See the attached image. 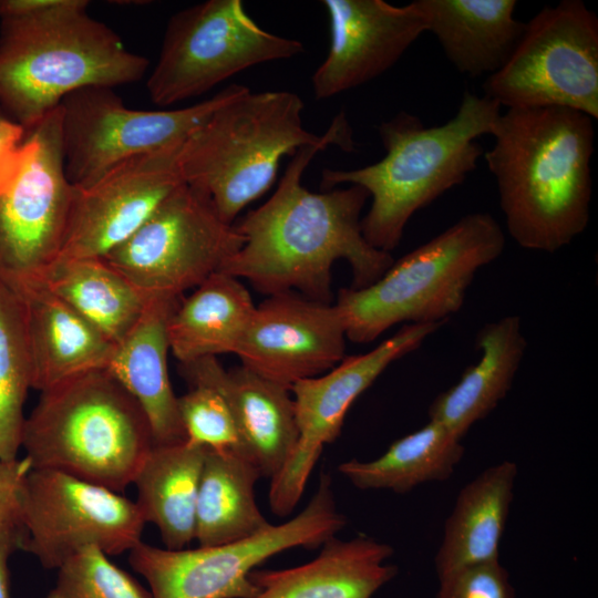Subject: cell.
Returning <instances> with one entry per match:
<instances>
[{
  "instance_id": "1",
  "label": "cell",
  "mask_w": 598,
  "mask_h": 598,
  "mask_svg": "<svg viewBox=\"0 0 598 598\" xmlns=\"http://www.w3.org/2000/svg\"><path fill=\"white\" fill-rule=\"evenodd\" d=\"M329 145L341 148L328 140L292 155L269 199L234 225L244 244L219 271L268 296L297 292L327 303L332 301L331 268L337 260L349 264L353 289L385 272L392 255L371 246L361 229L367 190L350 185L315 193L301 183L312 158Z\"/></svg>"
},
{
  "instance_id": "2",
  "label": "cell",
  "mask_w": 598,
  "mask_h": 598,
  "mask_svg": "<svg viewBox=\"0 0 598 598\" xmlns=\"http://www.w3.org/2000/svg\"><path fill=\"white\" fill-rule=\"evenodd\" d=\"M485 153L506 229L528 250L553 254L587 228L594 118L566 107L507 109Z\"/></svg>"
},
{
  "instance_id": "3",
  "label": "cell",
  "mask_w": 598,
  "mask_h": 598,
  "mask_svg": "<svg viewBox=\"0 0 598 598\" xmlns=\"http://www.w3.org/2000/svg\"><path fill=\"white\" fill-rule=\"evenodd\" d=\"M87 7L85 0H0V106L27 131L69 94L137 82L150 66Z\"/></svg>"
},
{
  "instance_id": "4",
  "label": "cell",
  "mask_w": 598,
  "mask_h": 598,
  "mask_svg": "<svg viewBox=\"0 0 598 598\" xmlns=\"http://www.w3.org/2000/svg\"><path fill=\"white\" fill-rule=\"evenodd\" d=\"M501 105L485 95L463 94L456 114L442 125L425 126L401 111L382 122L379 136L385 155L355 169L326 168L321 187L341 184L362 187L371 205L361 218L365 240L391 252L399 246L411 217L475 171L483 148L482 135H492Z\"/></svg>"
},
{
  "instance_id": "5",
  "label": "cell",
  "mask_w": 598,
  "mask_h": 598,
  "mask_svg": "<svg viewBox=\"0 0 598 598\" xmlns=\"http://www.w3.org/2000/svg\"><path fill=\"white\" fill-rule=\"evenodd\" d=\"M303 102L295 92H251L247 86L218 107L182 144L183 181L204 193L223 221L237 215L275 183L283 156L328 140L354 147L343 112L327 132L303 126Z\"/></svg>"
},
{
  "instance_id": "6",
  "label": "cell",
  "mask_w": 598,
  "mask_h": 598,
  "mask_svg": "<svg viewBox=\"0 0 598 598\" xmlns=\"http://www.w3.org/2000/svg\"><path fill=\"white\" fill-rule=\"evenodd\" d=\"M153 445L138 402L101 369L42 391L25 417L21 447L31 468L60 471L121 493Z\"/></svg>"
},
{
  "instance_id": "7",
  "label": "cell",
  "mask_w": 598,
  "mask_h": 598,
  "mask_svg": "<svg viewBox=\"0 0 598 598\" xmlns=\"http://www.w3.org/2000/svg\"><path fill=\"white\" fill-rule=\"evenodd\" d=\"M505 248L488 213H471L393 261L371 285L342 288L334 302L347 339L369 343L399 323H444L458 312L476 272Z\"/></svg>"
},
{
  "instance_id": "8",
  "label": "cell",
  "mask_w": 598,
  "mask_h": 598,
  "mask_svg": "<svg viewBox=\"0 0 598 598\" xmlns=\"http://www.w3.org/2000/svg\"><path fill=\"white\" fill-rule=\"evenodd\" d=\"M347 523L330 476L321 474L309 503L286 523L240 540L193 549L140 542L130 550L128 563L147 581L152 598H252L258 588L249 575L257 566L295 547L319 548Z\"/></svg>"
},
{
  "instance_id": "9",
  "label": "cell",
  "mask_w": 598,
  "mask_h": 598,
  "mask_svg": "<svg viewBox=\"0 0 598 598\" xmlns=\"http://www.w3.org/2000/svg\"><path fill=\"white\" fill-rule=\"evenodd\" d=\"M303 52L296 39L260 28L240 0H207L168 20L146 89L168 106L199 96L235 74Z\"/></svg>"
},
{
  "instance_id": "10",
  "label": "cell",
  "mask_w": 598,
  "mask_h": 598,
  "mask_svg": "<svg viewBox=\"0 0 598 598\" xmlns=\"http://www.w3.org/2000/svg\"><path fill=\"white\" fill-rule=\"evenodd\" d=\"M485 96L507 109L566 107L598 118V19L580 0L546 6L526 22Z\"/></svg>"
},
{
  "instance_id": "11",
  "label": "cell",
  "mask_w": 598,
  "mask_h": 598,
  "mask_svg": "<svg viewBox=\"0 0 598 598\" xmlns=\"http://www.w3.org/2000/svg\"><path fill=\"white\" fill-rule=\"evenodd\" d=\"M243 244L209 198L184 182L103 259L147 300H179L219 271Z\"/></svg>"
},
{
  "instance_id": "12",
  "label": "cell",
  "mask_w": 598,
  "mask_h": 598,
  "mask_svg": "<svg viewBox=\"0 0 598 598\" xmlns=\"http://www.w3.org/2000/svg\"><path fill=\"white\" fill-rule=\"evenodd\" d=\"M27 143L17 179L0 194V282L19 296L42 287L58 262L74 195L59 107L28 131Z\"/></svg>"
},
{
  "instance_id": "13",
  "label": "cell",
  "mask_w": 598,
  "mask_h": 598,
  "mask_svg": "<svg viewBox=\"0 0 598 598\" xmlns=\"http://www.w3.org/2000/svg\"><path fill=\"white\" fill-rule=\"evenodd\" d=\"M245 87L230 84L199 103L162 111L126 107L110 87L69 94L59 105L68 181L83 186L126 159L183 143Z\"/></svg>"
},
{
  "instance_id": "14",
  "label": "cell",
  "mask_w": 598,
  "mask_h": 598,
  "mask_svg": "<svg viewBox=\"0 0 598 598\" xmlns=\"http://www.w3.org/2000/svg\"><path fill=\"white\" fill-rule=\"evenodd\" d=\"M145 520L135 502L70 474L31 468L21 496L20 549L44 568L58 569L87 546L107 556L142 542Z\"/></svg>"
},
{
  "instance_id": "15",
  "label": "cell",
  "mask_w": 598,
  "mask_h": 598,
  "mask_svg": "<svg viewBox=\"0 0 598 598\" xmlns=\"http://www.w3.org/2000/svg\"><path fill=\"white\" fill-rule=\"evenodd\" d=\"M443 323H408L363 354L344 357L323 375L296 382L291 389L298 441L282 470L270 480L269 506L279 517L293 512L324 444L341 434L354 401L394 361L415 351Z\"/></svg>"
},
{
  "instance_id": "16",
  "label": "cell",
  "mask_w": 598,
  "mask_h": 598,
  "mask_svg": "<svg viewBox=\"0 0 598 598\" xmlns=\"http://www.w3.org/2000/svg\"><path fill=\"white\" fill-rule=\"evenodd\" d=\"M183 143L132 157L74 186L59 260L103 258L130 238L184 183L178 165Z\"/></svg>"
},
{
  "instance_id": "17",
  "label": "cell",
  "mask_w": 598,
  "mask_h": 598,
  "mask_svg": "<svg viewBox=\"0 0 598 598\" xmlns=\"http://www.w3.org/2000/svg\"><path fill=\"white\" fill-rule=\"evenodd\" d=\"M346 339L334 303L282 292L256 306L235 354L246 369L291 389L338 364L346 357Z\"/></svg>"
},
{
  "instance_id": "18",
  "label": "cell",
  "mask_w": 598,
  "mask_h": 598,
  "mask_svg": "<svg viewBox=\"0 0 598 598\" xmlns=\"http://www.w3.org/2000/svg\"><path fill=\"white\" fill-rule=\"evenodd\" d=\"M330 27L327 56L311 78L313 95L324 100L360 86L390 70L426 32L414 2L323 0Z\"/></svg>"
},
{
  "instance_id": "19",
  "label": "cell",
  "mask_w": 598,
  "mask_h": 598,
  "mask_svg": "<svg viewBox=\"0 0 598 598\" xmlns=\"http://www.w3.org/2000/svg\"><path fill=\"white\" fill-rule=\"evenodd\" d=\"M393 547L365 535L332 537L311 561L286 569L252 570V598H372L398 574Z\"/></svg>"
},
{
  "instance_id": "20",
  "label": "cell",
  "mask_w": 598,
  "mask_h": 598,
  "mask_svg": "<svg viewBox=\"0 0 598 598\" xmlns=\"http://www.w3.org/2000/svg\"><path fill=\"white\" fill-rule=\"evenodd\" d=\"M178 301L150 300L137 322L114 344L106 367L143 409L154 445L186 441L167 365V320Z\"/></svg>"
},
{
  "instance_id": "21",
  "label": "cell",
  "mask_w": 598,
  "mask_h": 598,
  "mask_svg": "<svg viewBox=\"0 0 598 598\" xmlns=\"http://www.w3.org/2000/svg\"><path fill=\"white\" fill-rule=\"evenodd\" d=\"M19 297L23 302L32 389L42 392L78 375L106 369L114 344L65 302L44 286Z\"/></svg>"
},
{
  "instance_id": "22",
  "label": "cell",
  "mask_w": 598,
  "mask_h": 598,
  "mask_svg": "<svg viewBox=\"0 0 598 598\" xmlns=\"http://www.w3.org/2000/svg\"><path fill=\"white\" fill-rule=\"evenodd\" d=\"M426 32L462 74L487 76L511 56L526 22L515 18V0H414Z\"/></svg>"
},
{
  "instance_id": "23",
  "label": "cell",
  "mask_w": 598,
  "mask_h": 598,
  "mask_svg": "<svg viewBox=\"0 0 598 598\" xmlns=\"http://www.w3.org/2000/svg\"><path fill=\"white\" fill-rule=\"evenodd\" d=\"M475 346L481 353L478 361L467 367L458 381L440 393L427 410L429 420L461 440L512 389L527 347L520 318L508 315L483 324Z\"/></svg>"
},
{
  "instance_id": "24",
  "label": "cell",
  "mask_w": 598,
  "mask_h": 598,
  "mask_svg": "<svg viewBox=\"0 0 598 598\" xmlns=\"http://www.w3.org/2000/svg\"><path fill=\"white\" fill-rule=\"evenodd\" d=\"M517 474V464L503 460L483 470L460 491L434 557L437 578L499 560Z\"/></svg>"
},
{
  "instance_id": "25",
  "label": "cell",
  "mask_w": 598,
  "mask_h": 598,
  "mask_svg": "<svg viewBox=\"0 0 598 598\" xmlns=\"http://www.w3.org/2000/svg\"><path fill=\"white\" fill-rule=\"evenodd\" d=\"M256 306L243 282L217 271L178 301L167 320L169 351L179 363L236 353Z\"/></svg>"
},
{
  "instance_id": "26",
  "label": "cell",
  "mask_w": 598,
  "mask_h": 598,
  "mask_svg": "<svg viewBox=\"0 0 598 598\" xmlns=\"http://www.w3.org/2000/svg\"><path fill=\"white\" fill-rule=\"evenodd\" d=\"M207 448L187 441L153 445L133 484L145 523L154 524L167 549L195 539V514Z\"/></svg>"
},
{
  "instance_id": "27",
  "label": "cell",
  "mask_w": 598,
  "mask_h": 598,
  "mask_svg": "<svg viewBox=\"0 0 598 598\" xmlns=\"http://www.w3.org/2000/svg\"><path fill=\"white\" fill-rule=\"evenodd\" d=\"M259 470L245 456L207 448L199 481L195 539L202 547L240 540L271 524L255 498Z\"/></svg>"
},
{
  "instance_id": "28",
  "label": "cell",
  "mask_w": 598,
  "mask_h": 598,
  "mask_svg": "<svg viewBox=\"0 0 598 598\" xmlns=\"http://www.w3.org/2000/svg\"><path fill=\"white\" fill-rule=\"evenodd\" d=\"M227 386L245 456L261 477L271 480L282 470L298 441L290 389L243 365L227 371Z\"/></svg>"
},
{
  "instance_id": "29",
  "label": "cell",
  "mask_w": 598,
  "mask_h": 598,
  "mask_svg": "<svg viewBox=\"0 0 598 598\" xmlns=\"http://www.w3.org/2000/svg\"><path fill=\"white\" fill-rule=\"evenodd\" d=\"M464 452L461 439L429 420L394 441L381 456L370 461L352 458L342 462L338 471L359 489L405 494L424 483L450 478Z\"/></svg>"
},
{
  "instance_id": "30",
  "label": "cell",
  "mask_w": 598,
  "mask_h": 598,
  "mask_svg": "<svg viewBox=\"0 0 598 598\" xmlns=\"http://www.w3.org/2000/svg\"><path fill=\"white\" fill-rule=\"evenodd\" d=\"M43 286L113 344L133 328L150 301L103 258L61 259Z\"/></svg>"
},
{
  "instance_id": "31",
  "label": "cell",
  "mask_w": 598,
  "mask_h": 598,
  "mask_svg": "<svg viewBox=\"0 0 598 598\" xmlns=\"http://www.w3.org/2000/svg\"><path fill=\"white\" fill-rule=\"evenodd\" d=\"M179 371L188 384V391L177 396L186 441L212 451L245 456L228 392L227 370L216 357H206L179 363Z\"/></svg>"
},
{
  "instance_id": "32",
  "label": "cell",
  "mask_w": 598,
  "mask_h": 598,
  "mask_svg": "<svg viewBox=\"0 0 598 598\" xmlns=\"http://www.w3.org/2000/svg\"><path fill=\"white\" fill-rule=\"evenodd\" d=\"M29 389H32V372L23 302L0 282V460L18 458Z\"/></svg>"
},
{
  "instance_id": "33",
  "label": "cell",
  "mask_w": 598,
  "mask_h": 598,
  "mask_svg": "<svg viewBox=\"0 0 598 598\" xmlns=\"http://www.w3.org/2000/svg\"><path fill=\"white\" fill-rule=\"evenodd\" d=\"M44 598H152L96 546H87L58 568L55 585Z\"/></svg>"
},
{
  "instance_id": "34",
  "label": "cell",
  "mask_w": 598,
  "mask_h": 598,
  "mask_svg": "<svg viewBox=\"0 0 598 598\" xmlns=\"http://www.w3.org/2000/svg\"><path fill=\"white\" fill-rule=\"evenodd\" d=\"M435 598H516L507 569L499 560L477 564L439 578Z\"/></svg>"
},
{
  "instance_id": "35",
  "label": "cell",
  "mask_w": 598,
  "mask_h": 598,
  "mask_svg": "<svg viewBox=\"0 0 598 598\" xmlns=\"http://www.w3.org/2000/svg\"><path fill=\"white\" fill-rule=\"evenodd\" d=\"M28 131L0 106V194L17 179L24 163Z\"/></svg>"
},
{
  "instance_id": "36",
  "label": "cell",
  "mask_w": 598,
  "mask_h": 598,
  "mask_svg": "<svg viewBox=\"0 0 598 598\" xmlns=\"http://www.w3.org/2000/svg\"><path fill=\"white\" fill-rule=\"evenodd\" d=\"M31 471L29 461L0 460V526L20 525V507L24 480Z\"/></svg>"
},
{
  "instance_id": "37",
  "label": "cell",
  "mask_w": 598,
  "mask_h": 598,
  "mask_svg": "<svg viewBox=\"0 0 598 598\" xmlns=\"http://www.w3.org/2000/svg\"><path fill=\"white\" fill-rule=\"evenodd\" d=\"M22 536L20 525L0 526V598H10L8 561L13 551L20 548Z\"/></svg>"
}]
</instances>
